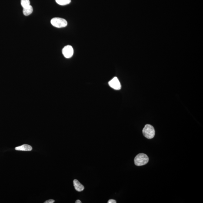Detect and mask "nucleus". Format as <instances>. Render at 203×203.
Segmentation results:
<instances>
[{
    "label": "nucleus",
    "mask_w": 203,
    "mask_h": 203,
    "mask_svg": "<svg viewBox=\"0 0 203 203\" xmlns=\"http://www.w3.org/2000/svg\"><path fill=\"white\" fill-rule=\"evenodd\" d=\"M149 160L148 156L143 153L138 154L134 158V163L136 165L140 166L148 163Z\"/></svg>",
    "instance_id": "f257e3e1"
},
{
    "label": "nucleus",
    "mask_w": 203,
    "mask_h": 203,
    "mask_svg": "<svg viewBox=\"0 0 203 203\" xmlns=\"http://www.w3.org/2000/svg\"><path fill=\"white\" fill-rule=\"evenodd\" d=\"M143 133L146 138L149 139H152L155 136V130L152 126L147 124L143 129Z\"/></svg>",
    "instance_id": "f03ea898"
},
{
    "label": "nucleus",
    "mask_w": 203,
    "mask_h": 203,
    "mask_svg": "<svg viewBox=\"0 0 203 203\" xmlns=\"http://www.w3.org/2000/svg\"><path fill=\"white\" fill-rule=\"evenodd\" d=\"M51 24L54 26L58 28H64L67 26L68 22L64 18H55L51 20Z\"/></svg>",
    "instance_id": "7ed1b4c3"
},
{
    "label": "nucleus",
    "mask_w": 203,
    "mask_h": 203,
    "mask_svg": "<svg viewBox=\"0 0 203 203\" xmlns=\"http://www.w3.org/2000/svg\"><path fill=\"white\" fill-rule=\"evenodd\" d=\"M74 51L72 47L70 45H67L64 47L62 50V53L64 57L67 58H71L73 55Z\"/></svg>",
    "instance_id": "20e7f679"
},
{
    "label": "nucleus",
    "mask_w": 203,
    "mask_h": 203,
    "mask_svg": "<svg viewBox=\"0 0 203 203\" xmlns=\"http://www.w3.org/2000/svg\"><path fill=\"white\" fill-rule=\"evenodd\" d=\"M109 85L111 88L115 90H119L121 89V85L119 80L117 77H114L108 83Z\"/></svg>",
    "instance_id": "39448f33"
},
{
    "label": "nucleus",
    "mask_w": 203,
    "mask_h": 203,
    "mask_svg": "<svg viewBox=\"0 0 203 203\" xmlns=\"http://www.w3.org/2000/svg\"><path fill=\"white\" fill-rule=\"evenodd\" d=\"M74 185L75 189L78 192H81L84 190V187L82 184L79 182L78 180L75 179L74 181Z\"/></svg>",
    "instance_id": "423d86ee"
},
{
    "label": "nucleus",
    "mask_w": 203,
    "mask_h": 203,
    "mask_svg": "<svg viewBox=\"0 0 203 203\" xmlns=\"http://www.w3.org/2000/svg\"><path fill=\"white\" fill-rule=\"evenodd\" d=\"M15 149L17 151H32V148L30 145L27 144H24V145L21 146L16 147Z\"/></svg>",
    "instance_id": "0eeeda50"
},
{
    "label": "nucleus",
    "mask_w": 203,
    "mask_h": 203,
    "mask_svg": "<svg viewBox=\"0 0 203 203\" xmlns=\"http://www.w3.org/2000/svg\"><path fill=\"white\" fill-rule=\"evenodd\" d=\"M33 12V8L32 6L30 5L28 7H26V8H23V14L24 15L26 16H28V15H30Z\"/></svg>",
    "instance_id": "6e6552de"
},
{
    "label": "nucleus",
    "mask_w": 203,
    "mask_h": 203,
    "mask_svg": "<svg viewBox=\"0 0 203 203\" xmlns=\"http://www.w3.org/2000/svg\"><path fill=\"white\" fill-rule=\"evenodd\" d=\"M57 4L61 5H65L69 4L71 0H55Z\"/></svg>",
    "instance_id": "1a4fd4ad"
},
{
    "label": "nucleus",
    "mask_w": 203,
    "mask_h": 203,
    "mask_svg": "<svg viewBox=\"0 0 203 203\" xmlns=\"http://www.w3.org/2000/svg\"><path fill=\"white\" fill-rule=\"evenodd\" d=\"M21 4L23 8H25L30 5L29 0H21Z\"/></svg>",
    "instance_id": "9d476101"
},
{
    "label": "nucleus",
    "mask_w": 203,
    "mask_h": 203,
    "mask_svg": "<svg viewBox=\"0 0 203 203\" xmlns=\"http://www.w3.org/2000/svg\"><path fill=\"white\" fill-rule=\"evenodd\" d=\"M55 202V201L53 199H49L45 201V203H53Z\"/></svg>",
    "instance_id": "9b49d317"
},
{
    "label": "nucleus",
    "mask_w": 203,
    "mask_h": 203,
    "mask_svg": "<svg viewBox=\"0 0 203 203\" xmlns=\"http://www.w3.org/2000/svg\"><path fill=\"white\" fill-rule=\"evenodd\" d=\"M116 201L115 200L111 199L109 200L108 203H116Z\"/></svg>",
    "instance_id": "f8f14e48"
},
{
    "label": "nucleus",
    "mask_w": 203,
    "mask_h": 203,
    "mask_svg": "<svg viewBox=\"0 0 203 203\" xmlns=\"http://www.w3.org/2000/svg\"><path fill=\"white\" fill-rule=\"evenodd\" d=\"M76 203H81L82 202L81 201H80L79 200H77L75 202Z\"/></svg>",
    "instance_id": "ddd939ff"
}]
</instances>
